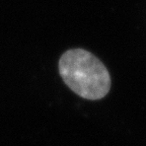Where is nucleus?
Returning a JSON list of instances; mask_svg holds the SVG:
<instances>
[{"mask_svg": "<svg viewBox=\"0 0 146 146\" xmlns=\"http://www.w3.org/2000/svg\"><path fill=\"white\" fill-rule=\"evenodd\" d=\"M59 73L73 92L86 100H100L111 88V76L106 66L83 49L64 53L59 60Z\"/></svg>", "mask_w": 146, "mask_h": 146, "instance_id": "1", "label": "nucleus"}]
</instances>
